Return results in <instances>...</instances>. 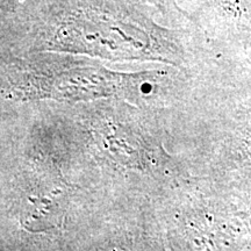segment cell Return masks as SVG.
<instances>
[{
    "label": "cell",
    "mask_w": 251,
    "mask_h": 251,
    "mask_svg": "<svg viewBox=\"0 0 251 251\" xmlns=\"http://www.w3.org/2000/svg\"><path fill=\"white\" fill-rule=\"evenodd\" d=\"M2 92L9 99L84 101L101 97L136 98L148 93L151 74H119L98 62L63 52L39 51L13 56L5 64Z\"/></svg>",
    "instance_id": "7a4b0ae2"
},
{
    "label": "cell",
    "mask_w": 251,
    "mask_h": 251,
    "mask_svg": "<svg viewBox=\"0 0 251 251\" xmlns=\"http://www.w3.org/2000/svg\"><path fill=\"white\" fill-rule=\"evenodd\" d=\"M150 2L153 5H156L157 7L161 9L162 12H164L169 17L178 19V12L179 9V2H183V0H149Z\"/></svg>",
    "instance_id": "3957f363"
},
{
    "label": "cell",
    "mask_w": 251,
    "mask_h": 251,
    "mask_svg": "<svg viewBox=\"0 0 251 251\" xmlns=\"http://www.w3.org/2000/svg\"><path fill=\"white\" fill-rule=\"evenodd\" d=\"M149 0H1L2 49L179 65L186 34Z\"/></svg>",
    "instance_id": "6da1fadb"
}]
</instances>
